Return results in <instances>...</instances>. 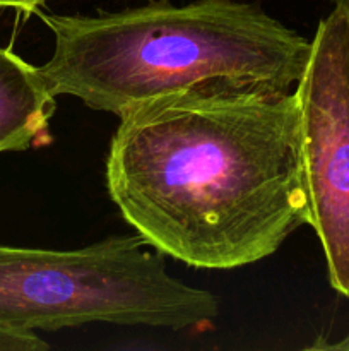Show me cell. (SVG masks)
Masks as SVG:
<instances>
[{
	"mask_svg": "<svg viewBox=\"0 0 349 351\" xmlns=\"http://www.w3.org/2000/svg\"><path fill=\"white\" fill-rule=\"evenodd\" d=\"M106 185L163 256L236 269L308 225L300 108L291 93L171 95L120 117Z\"/></svg>",
	"mask_w": 349,
	"mask_h": 351,
	"instance_id": "1",
	"label": "cell"
},
{
	"mask_svg": "<svg viewBox=\"0 0 349 351\" xmlns=\"http://www.w3.org/2000/svg\"><path fill=\"white\" fill-rule=\"evenodd\" d=\"M41 19L55 40L40 67L50 91L118 117L171 95L291 93L311 53V40L236 0Z\"/></svg>",
	"mask_w": 349,
	"mask_h": 351,
	"instance_id": "2",
	"label": "cell"
},
{
	"mask_svg": "<svg viewBox=\"0 0 349 351\" xmlns=\"http://www.w3.org/2000/svg\"><path fill=\"white\" fill-rule=\"evenodd\" d=\"M137 237L77 250L0 245V329L58 331L94 322L181 329L219 315L214 293L171 276Z\"/></svg>",
	"mask_w": 349,
	"mask_h": 351,
	"instance_id": "3",
	"label": "cell"
},
{
	"mask_svg": "<svg viewBox=\"0 0 349 351\" xmlns=\"http://www.w3.org/2000/svg\"><path fill=\"white\" fill-rule=\"evenodd\" d=\"M294 95L308 226L320 242L328 283L349 297V19L339 7L318 23Z\"/></svg>",
	"mask_w": 349,
	"mask_h": 351,
	"instance_id": "4",
	"label": "cell"
},
{
	"mask_svg": "<svg viewBox=\"0 0 349 351\" xmlns=\"http://www.w3.org/2000/svg\"><path fill=\"white\" fill-rule=\"evenodd\" d=\"M55 99L40 67L0 47V153L50 143Z\"/></svg>",
	"mask_w": 349,
	"mask_h": 351,
	"instance_id": "5",
	"label": "cell"
},
{
	"mask_svg": "<svg viewBox=\"0 0 349 351\" xmlns=\"http://www.w3.org/2000/svg\"><path fill=\"white\" fill-rule=\"evenodd\" d=\"M48 343L40 339L36 332H19L0 329V351H44Z\"/></svg>",
	"mask_w": 349,
	"mask_h": 351,
	"instance_id": "6",
	"label": "cell"
},
{
	"mask_svg": "<svg viewBox=\"0 0 349 351\" xmlns=\"http://www.w3.org/2000/svg\"><path fill=\"white\" fill-rule=\"evenodd\" d=\"M43 2L44 0H0V7H10L21 12H38V7Z\"/></svg>",
	"mask_w": 349,
	"mask_h": 351,
	"instance_id": "7",
	"label": "cell"
},
{
	"mask_svg": "<svg viewBox=\"0 0 349 351\" xmlns=\"http://www.w3.org/2000/svg\"><path fill=\"white\" fill-rule=\"evenodd\" d=\"M332 3H334V7H339V9L344 10L349 19V0H332Z\"/></svg>",
	"mask_w": 349,
	"mask_h": 351,
	"instance_id": "8",
	"label": "cell"
}]
</instances>
